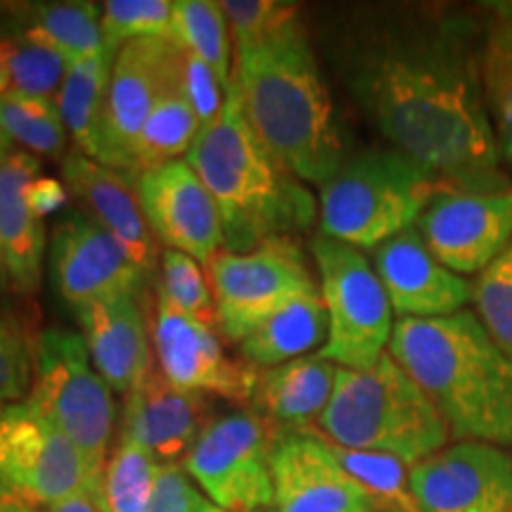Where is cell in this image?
<instances>
[{
  "mask_svg": "<svg viewBox=\"0 0 512 512\" xmlns=\"http://www.w3.org/2000/svg\"><path fill=\"white\" fill-rule=\"evenodd\" d=\"M479 38V5H394L358 10L332 46L358 110L441 188L512 185L486 114Z\"/></svg>",
  "mask_w": 512,
  "mask_h": 512,
  "instance_id": "obj_1",
  "label": "cell"
},
{
  "mask_svg": "<svg viewBox=\"0 0 512 512\" xmlns=\"http://www.w3.org/2000/svg\"><path fill=\"white\" fill-rule=\"evenodd\" d=\"M230 83L254 136L304 183L325 185L347 162V140L302 17L242 43Z\"/></svg>",
  "mask_w": 512,
  "mask_h": 512,
  "instance_id": "obj_2",
  "label": "cell"
},
{
  "mask_svg": "<svg viewBox=\"0 0 512 512\" xmlns=\"http://www.w3.org/2000/svg\"><path fill=\"white\" fill-rule=\"evenodd\" d=\"M387 351L434 403L453 441L512 444V356L475 311L399 318Z\"/></svg>",
  "mask_w": 512,
  "mask_h": 512,
  "instance_id": "obj_3",
  "label": "cell"
},
{
  "mask_svg": "<svg viewBox=\"0 0 512 512\" xmlns=\"http://www.w3.org/2000/svg\"><path fill=\"white\" fill-rule=\"evenodd\" d=\"M188 164L221 211L226 252L242 254L268 240L294 238L316 221V197L259 143L233 83L221 117L192 143Z\"/></svg>",
  "mask_w": 512,
  "mask_h": 512,
  "instance_id": "obj_4",
  "label": "cell"
},
{
  "mask_svg": "<svg viewBox=\"0 0 512 512\" xmlns=\"http://www.w3.org/2000/svg\"><path fill=\"white\" fill-rule=\"evenodd\" d=\"M316 427L330 444L384 453L408 467L451 444L441 413L389 351L368 370L339 368Z\"/></svg>",
  "mask_w": 512,
  "mask_h": 512,
  "instance_id": "obj_5",
  "label": "cell"
},
{
  "mask_svg": "<svg viewBox=\"0 0 512 512\" xmlns=\"http://www.w3.org/2000/svg\"><path fill=\"white\" fill-rule=\"evenodd\" d=\"M441 185L394 147L356 152L320 185V235L375 249L413 228Z\"/></svg>",
  "mask_w": 512,
  "mask_h": 512,
  "instance_id": "obj_6",
  "label": "cell"
},
{
  "mask_svg": "<svg viewBox=\"0 0 512 512\" xmlns=\"http://www.w3.org/2000/svg\"><path fill=\"white\" fill-rule=\"evenodd\" d=\"M27 399L79 448L100 498L117 422L112 389L95 370L79 332L48 328L36 342V375Z\"/></svg>",
  "mask_w": 512,
  "mask_h": 512,
  "instance_id": "obj_7",
  "label": "cell"
},
{
  "mask_svg": "<svg viewBox=\"0 0 512 512\" xmlns=\"http://www.w3.org/2000/svg\"><path fill=\"white\" fill-rule=\"evenodd\" d=\"M311 256L328 313V339L318 356L337 368H373L394 332V309L375 266L361 249L325 235L311 240Z\"/></svg>",
  "mask_w": 512,
  "mask_h": 512,
  "instance_id": "obj_8",
  "label": "cell"
},
{
  "mask_svg": "<svg viewBox=\"0 0 512 512\" xmlns=\"http://www.w3.org/2000/svg\"><path fill=\"white\" fill-rule=\"evenodd\" d=\"M86 491L91 472L53 420L29 399L0 408V505L46 510Z\"/></svg>",
  "mask_w": 512,
  "mask_h": 512,
  "instance_id": "obj_9",
  "label": "cell"
},
{
  "mask_svg": "<svg viewBox=\"0 0 512 512\" xmlns=\"http://www.w3.org/2000/svg\"><path fill=\"white\" fill-rule=\"evenodd\" d=\"M216 299V328L242 344L252 332L299 297L320 294L302 247L292 238H275L249 252H219L207 264Z\"/></svg>",
  "mask_w": 512,
  "mask_h": 512,
  "instance_id": "obj_10",
  "label": "cell"
},
{
  "mask_svg": "<svg viewBox=\"0 0 512 512\" xmlns=\"http://www.w3.org/2000/svg\"><path fill=\"white\" fill-rule=\"evenodd\" d=\"M273 430L254 411L214 415L183 460L185 472L211 503L230 512L273 505Z\"/></svg>",
  "mask_w": 512,
  "mask_h": 512,
  "instance_id": "obj_11",
  "label": "cell"
},
{
  "mask_svg": "<svg viewBox=\"0 0 512 512\" xmlns=\"http://www.w3.org/2000/svg\"><path fill=\"white\" fill-rule=\"evenodd\" d=\"M183 48L171 36H147L119 48L112 64L98 162L131 178L145 121L181 88Z\"/></svg>",
  "mask_w": 512,
  "mask_h": 512,
  "instance_id": "obj_12",
  "label": "cell"
},
{
  "mask_svg": "<svg viewBox=\"0 0 512 512\" xmlns=\"http://www.w3.org/2000/svg\"><path fill=\"white\" fill-rule=\"evenodd\" d=\"M50 275L57 297L74 311L124 294L140 297L147 280L124 245L83 209H67L57 219Z\"/></svg>",
  "mask_w": 512,
  "mask_h": 512,
  "instance_id": "obj_13",
  "label": "cell"
},
{
  "mask_svg": "<svg viewBox=\"0 0 512 512\" xmlns=\"http://www.w3.org/2000/svg\"><path fill=\"white\" fill-rule=\"evenodd\" d=\"M415 228L441 264L477 278L512 240V185L501 190L439 188Z\"/></svg>",
  "mask_w": 512,
  "mask_h": 512,
  "instance_id": "obj_14",
  "label": "cell"
},
{
  "mask_svg": "<svg viewBox=\"0 0 512 512\" xmlns=\"http://www.w3.org/2000/svg\"><path fill=\"white\" fill-rule=\"evenodd\" d=\"M418 512H512V456L486 441H451L408 470Z\"/></svg>",
  "mask_w": 512,
  "mask_h": 512,
  "instance_id": "obj_15",
  "label": "cell"
},
{
  "mask_svg": "<svg viewBox=\"0 0 512 512\" xmlns=\"http://www.w3.org/2000/svg\"><path fill=\"white\" fill-rule=\"evenodd\" d=\"M273 512H382L387 510L318 432L275 434L271 446Z\"/></svg>",
  "mask_w": 512,
  "mask_h": 512,
  "instance_id": "obj_16",
  "label": "cell"
},
{
  "mask_svg": "<svg viewBox=\"0 0 512 512\" xmlns=\"http://www.w3.org/2000/svg\"><path fill=\"white\" fill-rule=\"evenodd\" d=\"M152 344L159 373L178 389L233 403L252 401L256 368L226 354L214 325L178 311L159 294L152 313Z\"/></svg>",
  "mask_w": 512,
  "mask_h": 512,
  "instance_id": "obj_17",
  "label": "cell"
},
{
  "mask_svg": "<svg viewBox=\"0 0 512 512\" xmlns=\"http://www.w3.org/2000/svg\"><path fill=\"white\" fill-rule=\"evenodd\" d=\"M140 209L157 242L209 264L223 252V223L214 197L188 164L174 159L133 181Z\"/></svg>",
  "mask_w": 512,
  "mask_h": 512,
  "instance_id": "obj_18",
  "label": "cell"
},
{
  "mask_svg": "<svg viewBox=\"0 0 512 512\" xmlns=\"http://www.w3.org/2000/svg\"><path fill=\"white\" fill-rule=\"evenodd\" d=\"M373 266L399 318H446L472 304L475 283L441 264L415 226L377 247Z\"/></svg>",
  "mask_w": 512,
  "mask_h": 512,
  "instance_id": "obj_19",
  "label": "cell"
},
{
  "mask_svg": "<svg viewBox=\"0 0 512 512\" xmlns=\"http://www.w3.org/2000/svg\"><path fill=\"white\" fill-rule=\"evenodd\" d=\"M211 418L207 396L178 389L152 370L126 394L119 437L136 441L159 465H183Z\"/></svg>",
  "mask_w": 512,
  "mask_h": 512,
  "instance_id": "obj_20",
  "label": "cell"
},
{
  "mask_svg": "<svg viewBox=\"0 0 512 512\" xmlns=\"http://www.w3.org/2000/svg\"><path fill=\"white\" fill-rule=\"evenodd\" d=\"M62 183L88 214L124 245L140 271L145 275L155 273L162 254L140 209L131 178L74 150L62 162Z\"/></svg>",
  "mask_w": 512,
  "mask_h": 512,
  "instance_id": "obj_21",
  "label": "cell"
},
{
  "mask_svg": "<svg viewBox=\"0 0 512 512\" xmlns=\"http://www.w3.org/2000/svg\"><path fill=\"white\" fill-rule=\"evenodd\" d=\"M74 313L93 366L112 392L128 394L155 370L143 294L105 299Z\"/></svg>",
  "mask_w": 512,
  "mask_h": 512,
  "instance_id": "obj_22",
  "label": "cell"
},
{
  "mask_svg": "<svg viewBox=\"0 0 512 512\" xmlns=\"http://www.w3.org/2000/svg\"><path fill=\"white\" fill-rule=\"evenodd\" d=\"M41 176V162L27 150H10L0 157V242L12 287L34 294L41 287L46 259V223L31 209L27 190Z\"/></svg>",
  "mask_w": 512,
  "mask_h": 512,
  "instance_id": "obj_23",
  "label": "cell"
},
{
  "mask_svg": "<svg viewBox=\"0 0 512 512\" xmlns=\"http://www.w3.org/2000/svg\"><path fill=\"white\" fill-rule=\"evenodd\" d=\"M339 368L318 354L256 373L252 406L273 434L311 432L335 392Z\"/></svg>",
  "mask_w": 512,
  "mask_h": 512,
  "instance_id": "obj_24",
  "label": "cell"
},
{
  "mask_svg": "<svg viewBox=\"0 0 512 512\" xmlns=\"http://www.w3.org/2000/svg\"><path fill=\"white\" fill-rule=\"evenodd\" d=\"M479 76L486 114L512 181V3H482Z\"/></svg>",
  "mask_w": 512,
  "mask_h": 512,
  "instance_id": "obj_25",
  "label": "cell"
},
{
  "mask_svg": "<svg viewBox=\"0 0 512 512\" xmlns=\"http://www.w3.org/2000/svg\"><path fill=\"white\" fill-rule=\"evenodd\" d=\"M117 53L119 50L105 46L98 53L74 60L55 98L62 124L72 136L76 150L95 162L100 157V131Z\"/></svg>",
  "mask_w": 512,
  "mask_h": 512,
  "instance_id": "obj_26",
  "label": "cell"
},
{
  "mask_svg": "<svg viewBox=\"0 0 512 512\" xmlns=\"http://www.w3.org/2000/svg\"><path fill=\"white\" fill-rule=\"evenodd\" d=\"M328 339V313L320 294L299 297L273 313L240 344L242 358L252 368H275L294 358L323 349Z\"/></svg>",
  "mask_w": 512,
  "mask_h": 512,
  "instance_id": "obj_27",
  "label": "cell"
},
{
  "mask_svg": "<svg viewBox=\"0 0 512 512\" xmlns=\"http://www.w3.org/2000/svg\"><path fill=\"white\" fill-rule=\"evenodd\" d=\"M8 29L29 41L57 50L69 62L105 48L102 10L93 3H27L12 5Z\"/></svg>",
  "mask_w": 512,
  "mask_h": 512,
  "instance_id": "obj_28",
  "label": "cell"
},
{
  "mask_svg": "<svg viewBox=\"0 0 512 512\" xmlns=\"http://www.w3.org/2000/svg\"><path fill=\"white\" fill-rule=\"evenodd\" d=\"M200 131V119L192 112L181 88L166 95L155 107V112L150 114V119L145 121L143 133H140L131 181H136L143 171L152 169V166L174 162L181 155H188Z\"/></svg>",
  "mask_w": 512,
  "mask_h": 512,
  "instance_id": "obj_29",
  "label": "cell"
},
{
  "mask_svg": "<svg viewBox=\"0 0 512 512\" xmlns=\"http://www.w3.org/2000/svg\"><path fill=\"white\" fill-rule=\"evenodd\" d=\"M169 36L185 53L207 62L223 86H230V29L221 3L176 0Z\"/></svg>",
  "mask_w": 512,
  "mask_h": 512,
  "instance_id": "obj_30",
  "label": "cell"
},
{
  "mask_svg": "<svg viewBox=\"0 0 512 512\" xmlns=\"http://www.w3.org/2000/svg\"><path fill=\"white\" fill-rule=\"evenodd\" d=\"M150 451L133 439L117 437L102 477L100 503L105 512H150L159 475Z\"/></svg>",
  "mask_w": 512,
  "mask_h": 512,
  "instance_id": "obj_31",
  "label": "cell"
},
{
  "mask_svg": "<svg viewBox=\"0 0 512 512\" xmlns=\"http://www.w3.org/2000/svg\"><path fill=\"white\" fill-rule=\"evenodd\" d=\"M0 128L31 155L60 157L67 150V128L55 100L8 93L0 98Z\"/></svg>",
  "mask_w": 512,
  "mask_h": 512,
  "instance_id": "obj_32",
  "label": "cell"
},
{
  "mask_svg": "<svg viewBox=\"0 0 512 512\" xmlns=\"http://www.w3.org/2000/svg\"><path fill=\"white\" fill-rule=\"evenodd\" d=\"M0 64L10 76L12 93L55 100L72 62L53 48L5 31L0 36Z\"/></svg>",
  "mask_w": 512,
  "mask_h": 512,
  "instance_id": "obj_33",
  "label": "cell"
},
{
  "mask_svg": "<svg viewBox=\"0 0 512 512\" xmlns=\"http://www.w3.org/2000/svg\"><path fill=\"white\" fill-rule=\"evenodd\" d=\"M159 297L178 311L216 328V299L209 278L195 259L176 249H164L159 256Z\"/></svg>",
  "mask_w": 512,
  "mask_h": 512,
  "instance_id": "obj_34",
  "label": "cell"
},
{
  "mask_svg": "<svg viewBox=\"0 0 512 512\" xmlns=\"http://www.w3.org/2000/svg\"><path fill=\"white\" fill-rule=\"evenodd\" d=\"M472 283L477 318L498 347L512 356V240Z\"/></svg>",
  "mask_w": 512,
  "mask_h": 512,
  "instance_id": "obj_35",
  "label": "cell"
},
{
  "mask_svg": "<svg viewBox=\"0 0 512 512\" xmlns=\"http://www.w3.org/2000/svg\"><path fill=\"white\" fill-rule=\"evenodd\" d=\"M339 463L347 467L349 475H354L375 498H380L387 510L399 512H418L415 510L411 489H408V470L411 467L403 465L401 460L384 453H366V451H351L330 444Z\"/></svg>",
  "mask_w": 512,
  "mask_h": 512,
  "instance_id": "obj_36",
  "label": "cell"
},
{
  "mask_svg": "<svg viewBox=\"0 0 512 512\" xmlns=\"http://www.w3.org/2000/svg\"><path fill=\"white\" fill-rule=\"evenodd\" d=\"M174 3L169 0H110L102 5L105 46L119 50L147 36H169Z\"/></svg>",
  "mask_w": 512,
  "mask_h": 512,
  "instance_id": "obj_37",
  "label": "cell"
},
{
  "mask_svg": "<svg viewBox=\"0 0 512 512\" xmlns=\"http://www.w3.org/2000/svg\"><path fill=\"white\" fill-rule=\"evenodd\" d=\"M36 347L27 328L10 313H0V403L24 401L34 387Z\"/></svg>",
  "mask_w": 512,
  "mask_h": 512,
  "instance_id": "obj_38",
  "label": "cell"
},
{
  "mask_svg": "<svg viewBox=\"0 0 512 512\" xmlns=\"http://www.w3.org/2000/svg\"><path fill=\"white\" fill-rule=\"evenodd\" d=\"M221 5L235 46L259 41L299 12L294 3H275V0H226Z\"/></svg>",
  "mask_w": 512,
  "mask_h": 512,
  "instance_id": "obj_39",
  "label": "cell"
},
{
  "mask_svg": "<svg viewBox=\"0 0 512 512\" xmlns=\"http://www.w3.org/2000/svg\"><path fill=\"white\" fill-rule=\"evenodd\" d=\"M223 83L216 76L214 69L200 57L185 53L183 50V74H181V91L188 98L192 112L197 114L202 128L209 126L211 121L221 117L226 98H223ZM228 91V88H226Z\"/></svg>",
  "mask_w": 512,
  "mask_h": 512,
  "instance_id": "obj_40",
  "label": "cell"
},
{
  "mask_svg": "<svg viewBox=\"0 0 512 512\" xmlns=\"http://www.w3.org/2000/svg\"><path fill=\"white\" fill-rule=\"evenodd\" d=\"M211 501L183 465L159 467L150 512H207Z\"/></svg>",
  "mask_w": 512,
  "mask_h": 512,
  "instance_id": "obj_41",
  "label": "cell"
},
{
  "mask_svg": "<svg viewBox=\"0 0 512 512\" xmlns=\"http://www.w3.org/2000/svg\"><path fill=\"white\" fill-rule=\"evenodd\" d=\"M27 197L31 209H34L41 219H46V216H53L55 211H60L64 204L69 202V190L67 185L57 181V178L38 176L36 181H31Z\"/></svg>",
  "mask_w": 512,
  "mask_h": 512,
  "instance_id": "obj_42",
  "label": "cell"
},
{
  "mask_svg": "<svg viewBox=\"0 0 512 512\" xmlns=\"http://www.w3.org/2000/svg\"><path fill=\"white\" fill-rule=\"evenodd\" d=\"M29 512H105V510H102L100 498L91 494V491H86V494L67 498V501L57 503V505H53V508L29 510Z\"/></svg>",
  "mask_w": 512,
  "mask_h": 512,
  "instance_id": "obj_43",
  "label": "cell"
},
{
  "mask_svg": "<svg viewBox=\"0 0 512 512\" xmlns=\"http://www.w3.org/2000/svg\"><path fill=\"white\" fill-rule=\"evenodd\" d=\"M10 287H12V280L8 271V261H5V249H3V242H0V297H3Z\"/></svg>",
  "mask_w": 512,
  "mask_h": 512,
  "instance_id": "obj_44",
  "label": "cell"
},
{
  "mask_svg": "<svg viewBox=\"0 0 512 512\" xmlns=\"http://www.w3.org/2000/svg\"><path fill=\"white\" fill-rule=\"evenodd\" d=\"M8 93H12V83H10L8 72L3 69V64H0V98H3V95H8Z\"/></svg>",
  "mask_w": 512,
  "mask_h": 512,
  "instance_id": "obj_45",
  "label": "cell"
},
{
  "mask_svg": "<svg viewBox=\"0 0 512 512\" xmlns=\"http://www.w3.org/2000/svg\"><path fill=\"white\" fill-rule=\"evenodd\" d=\"M10 150H12V147H10V138L5 136L3 128H0V157H3L5 152H10Z\"/></svg>",
  "mask_w": 512,
  "mask_h": 512,
  "instance_id": "obj_46",
  "label": "cell"
},
{
  "mask_svg": "<svg viewBox=\"0 0 512 512\" xmlns=\"http://www.w3.org/2000/svg\"><path fill=\"white\" fill-rule=\"evenodd\" d=\"M0 512H29V510H22V508H10V505H0Z\"/></svg>",
  "mask_w": 512,
  "mask_h": 512,
  "instance_id": "obj_47",
  "label": "cell"
},
{
  "mask_svg": "<svg viewBox=\"0 0 512 512\" xmlns=\"http://www.w3.org/2000/svg\"><path fill=\"white\" fill-rule=\"evenodd\" d=\"M207 512H230V510H223V508H219V505H214V503H211Z\"/></svg>",
  "mask_w": 512,
  "mask_h": 512,
  "instance_id": "obj_48",
  "label": "cell"
},
{
  "mask_svg": "<svg viewBox=\"0 0 512 512\" xmlns=\"http://www.w3.org/2000/svg\"><path fill=\"white\" fill-rule=\"evenodd\" d=\"M382 512H399V510H382Z\"/></svg>",
  "mask_w": 512,
  "mask_h": 512,
  "instance_id": "obj_49",
  "label": "cell"
}]
</instances>
